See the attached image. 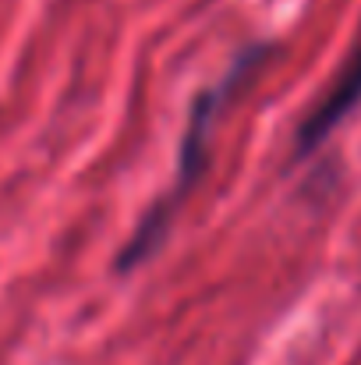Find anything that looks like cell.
<instances>
[{
  "label": "cell",
  "instance_id": "obj_1",
  "mask_svg": "<svg viewBox=\"0 0 361 365\" xmlns=\"http://www.w3.org/2000/svg\"><path fill=\"white\" fill-rule=\"evenodd\" d=\"M266 53H269V46H262V43L248 46L238 61L227 68V75H224L216 86H209V89H202V93L195 96L192 114H188V128H184V138H181V153H177V170H174L170 192L142 217V224L135 227V235L120 248V255H117L120 273L142 266V262L163 245V238L170 235V220H174V213H177V202L192 192V185H195V181L202 178V170H206L209 138H213V124L220 118V110L227 107V100L234 96V89H241V86L251 78V71L266 61Z\"/></svg>",
  "mask_w": 361,
  "mask_h": 365
},
{
  "label": "cell",
  "instance_id": "obj_2",
  "mask_svg": "<svg viewBox=\"0 0 361 365\" xmlns=\"http://www.w3.org/2000/svg\"><path fill=\"white\" fill-rule=\"evenodd\" d=\"M358 103H361V36L355 43V50L347 53L344 68L337 71V78L326 86L319 103L308 110V118L298 128V156H308L315 145H323L340 124L347 121V114Z\"/></svg>",
  "mask_w": 361,
  "mask_h": 365
}]
</instances>
